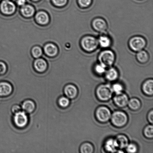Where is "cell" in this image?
Segmentation results:
<instances>
[{
    "label": "cell",
    "mask_w": 153,
    "mask_h": 153,
    "mask_svg": "<svg viewBox=\"0 0 153 153\" xmlns=\"http://www.w3.org/2000/svg\"><path fill=\"white\" fill-rule=\"evenodd\" d=\"M82 50L88 53L94 51L98 48V40L92 36L87 35L82 37L80 42Z\"/></svg>",
    "instance_id": "1"
},
{
    "label": "cell",
    "mask_w": 153,
    "mask_h": 153,
    "mask_svg": "<svg viewBox=\"0 0 153 153\" xmlns=\"http://www.w3.org/2000/svg\"><path fill=\"white\" fill-rule=\"evenodd\" d=\"M115 55L113 51L110 49H105L100 52L98 59L100 63L106 67L113 65L115 60Z\"/></svg>",
    "instance_id": "2"
},
{
    "label": "cell",
    "mask_w": 153,
    "mask_h": 153,
    "mask_svg": "<svg viewBox=\"0 0 153 153\" xmlns=\"http://www.w3.org/2000/svg\"><path fill=\"white\" fill-rule=\"evenodd\" d=\"M128 46L132 51L138 52L143 50L146 47L147 42L145 39L141 36H135L130 39Z\"/></svg>",
    "instance_id": "3"
},
{
    "label": "cell",
    "mask_w": 153,
    "mask_h": 153,
    "mask_svg": "<svg viewBox=\"0 0 153 153\" xmlns=\"http://www.w3.org/2000/svg\"><path fill=\"white\" fill-rule=\"evenodd\" d=\"M113 91L110 85H100L96 91L97 97L102 101H107L111 98Z\"/></svg>",
    "instance_id": "4"
},
{
    "label": "cell",
    "mask_w": 153,
    "mask_h": 153,
    "mask_svg": "<svg viewBox=\"0 0 153 153\" xmlns=\"http://www.w3.org/2000/svg\"><path fill=\"white\" fill-rule=\"evenodd\" d=\"M112 124L115 126L120 127L124 126L128 121V117L124 112L117 111L111 116Z\"/></svg>",
    "instance_id": "5"
},
{
    "label": "cell",
    "mask_w": 153,
    "mask_h": 153,
    "mask_svg": "<svg viewBox=\"0 0 153 153\" xmlns=\"http://www.w3.org/2000/svg\"><path fill=\"white\" fill-rule=\"evenodd\" d=\"M91 26L94 30L102 34L106 32L108 27L107 22L101 18H97L93 19Z\"/></svg>",
    "instance_id": "6"
},
{
    "label": "cell",
    "mask_w": 153,
    "mask_h": 153,
    "mask_svg": "<svg viewBox=\"0 0 153 153\" xmlns=\"http://www.w3.org/2000/svg\"><path fill=\"white\" fill-rule=\"evenodd\" d=\"M96 115L97 120L102 123L107 122L111 116L110 110L105 106L98 108L96 111Z\"/></svg>",
    "instance_id": "7"
},
{
    "label": "cell",
    "mask_w": 153,
    "mask_h": 153,
    "mask_svg": "<svg viewBox=\"0 0 153 153\" xmlns=\"http://www.w3.org/2000/svg\"><path fill=\"white\" fill-rule=\"evenodd\" d=\"M13 120L15 125L19 128L25 127L28 122V116L26 112L22 111L15 113Z\"/></svg>",
    "instance_id": "8"
},
{
    "label": "cell",
    "mask_w": 153,
    "mask_h": 153,
    "mask_svg": "<svg viewBox=\"0 0 153 153\" xmlns=\"http://www.w3.org/2000/svg\"><path fill=\"white\" fill-rule=\"evenodd\" d=\"M0 9L1 12L6 15H11L14 13L16 10L14 3L10 0H4L1 2Z\"/></svg>",
    "instance_id": "9"
},
{
    "label": "cell",
    "mask_w": 153,
    "mask_h": 153,
    "mask_svg": "<svg viewBox=\"0 0 153 153\" xmlns=\"http://www.w3.org/2000/svg\"><path fill=\"white\" fill-rule=\"evenodd\" d=\"M114 101L115 104L118 107L123 108L125 107L128 104V97L126 94L122 92L116 94L114 98Z\"/></svg>",
    "instance_id": "10"
},
{
    "label": "cell",
    "mask_w": 153,
    "mask_h": 153,
    "mask_svg": "<svg viewBox=\"0 0 153 153\" xmlns=\"http://www.w3.org/2000/svg\"><path fill=\"white\" fill-rule=\"evenodd\" d=\"M98 40L99 45L103 48L107 49L112 45V40L110 37L103 33L99 37Z\"/></svg>",
    "instance_id": "11"
},
{
    "label": "cell",
    "mask_w": 153,
    "mask_h": 153,
    "mask_svg": "<svg viewBox=\"0 0 153 153\" xmlns=\"http://www.w3.org/2000/svg\"><path fill=\"white\" fill-rule=\"evenodd\" d=\"M13 91L10 84L6 82H0V97H4L10 95Z\"/></svg>",
    "instance_id": "12"
},
{
    "label": "cell",
    "mask_w": 153,
    "mask_h": 153,
    "mask_svg": "<svg viewBox=\"0 0 153 153\" xmlns=\"http://www.w3.org/2000/svg\"><path fill=\"white\" fill-rule=\"evenodd\" d=\"M64 93L68 98H75L78 94V90L76 87L73 85H68L64 88Z\"/></svg>",
    "instance_id": "13"
},
{
    "label": "cell",
    "mask_w": 153,
    "mask_h": 153,
    "mask_svg": "<svg viewBox=\"0 0 153 153\" xmlns=\"http://www.w3.org/2000/svg\"><path fill=\"white\" fill-rule=\"evenodd\" d=\"M37 22L41 25H45L48 23L49 17L47 13L44 12H39L35 16Z\"/></svg>",
    "instance_id": "14"
},
{
    "label": "cell",
    "mask_w": 153,
    "mask_h": 153,
    "mask_svg": "<svg viewBox=\"0 0 153 153\" xmlns=\"http://www.w3.org/2000/svg\"><path fill=\"white\" fill-rule=\"evenodd\" d=\"M136 58L138 62L140 63L145 64L148 62L149 59V56L147 52L143 50L137 52Z\"/></svg>",
    "instance_id": "15"
},
{
    "label": "cell",
    "mask_w": 153,
    "mask_h": 153,
    "mask_svg": "<svg viewBox=\"0 0 153 153\" xmlns=\"http://www.w3.org/2000/svg\"><path fill=\"white\" fill-rule=\"evenodd\" d=\"M34 67L37 71L39 72H43L47 68V63L44 59L41 58L37 59L34 61Z\"/></svg>",
    "instance_id": "16"
},
{
    "label": "cell",
    "mask_w": 153,
    "mask_h": 153,
    "mask_svg": "<svg viewBox=\"0 0 153 153\" xmlns=\"http://www.w3.org/2000/svg\"><path fill=\"white\" fill-rule=\"evenodd\" d=\"M44 50L46 54L51 57L55 56L57 54L58 51L57 47L52 43H49L46 45L45 46Z\"/></svg>",
    "instance_id": "17"
},
{
    "label": "cell",
    "mask_w": 153,
    "mask_h": 153,
    "mask_svg": "<svg viewBox=\"0 0 153 153\" xmlns=\"http://www.w3.org/2000/svg\"><path fill=\"white\" fill-rule=\"evenodd\" d=\"M105 148L106 151L111 152H115L118 148L115 139H110L106 141L105 144Z\"/></svg>",
    "instance_id": "18"
},
{
    "label": "cell",
    "mask_w": 153,
    "mask_h": 153,
    "mask_svg": "<svg viewBox=\"0 0 153 153\" xmlns=\"http://www.w3.org/2000/svg\"><path fill=\"white\" fill-rule=\"evenodd\" d=\"M115 141L117 145L118 148L123 149L126 148L128 144V140L126 136L123 135H120L117 136Z\"/></svg>",
    "instance_id": "19"
},
{
    "label": "cell",
    "mask_w": 153,
    "mask_h": 153,
    "mask_svg": "<svg viewBox=\"0 0 153 153\" xmlns=\"http://www.w3.org/2000/svg\"><path fill=\"white\" fill-rule=\"evenodd\" d=\"M105 73L106 79L109 81H114L117 79L118 73L116 69L114 67H111Z\"/></svg>",
    "instance_id": "20"
},
{
    "label": "cell",
    "mask_w": 153,
    "mask_h": 153,
    "mask_svg": "<svg viewBox=\"0 0 153 153\" xmlns=\"http://www.w3.org/2000/svg\"><path fill=\"white\" fill-rule=\"evenodd\" d=\"M142 89L145 94L152 95L153 94V81L152 79H148L143 84Z\"/></svg>",
    "instance_id": "21"
},
{
    "label": "cell",
    "mask_w": 153,
    "mask_h": 153,
    "mask_svg": "<svg viewBox=\"0 0 153 153\" xmlns=\"http://www.w3.org/2000/svg\"><path fill=\"white\" fill-rule=\"evenodd\" d=\"M22 108L25 112L31 113L35 109V105L32 100H26L22 103Z\"/></svg>",
    "instance_id": "22"
},
{
    "label": "cell",
    "mask_w": 153,
    "mask_h": 153,
    "mask_svg": "<svg viewBox=\"0 0 153 153\" xmlns=\"http://www.w3.org/2000/svg\"><path fill=\"white\" fill-rule=\"evenodd\" d=\"M21 11L22 14L25 17H30L33 15L35 10L32 6L28 4H25L22 6Z\"/></svg>",
    "instance_id": "23"
},
{
    "label": "cell",
    "mask_w": 153,
    "mask_h": 153,
    "mask_svg": "<svg viewBox=\"0 0 153 153\" xmlns=\"http://www.w3.org/2000/svg\"><path fill=\"white\" fill-rule=\"evenodd\" d=\"M128 104L130 108L133 110H138L141 106L140 100L136 98L131 99L129 100Z\"/></svg>",
    "instance_id": "24"
},
{
    "label": "cell",
    "mask_w": 153,
    "mask_h": 153,
    "mask_svg": "<svg viewBox=\"0 0 153 153\" xmlns=\"http://www.w3.org/2000/svg\"><path fill=\"white\" fill-rule=\"evenodd\" d=\"M94 147L91 144L85 143L81 145L80 151L82 153H91L94 152Z\"/></svg>",
    "instance_id": "25"
},
{
    "label": "cell",
    "mask_w": 153,
    "mask_h": 153,
    "mask_svg": "<svg viewBox=\"0 0 153 153\" xmlns=\"http://www.w3.org/2000/svg\"><path fill=\"white\" fill-rule=\"evenodd\" d=\"M78 4L82 8H87L90 7L92 4V0H77Z\"/></svg>",
    "instance_id": "26"
},
{
    "label": "cell",
    "mask_w": 153,
    "mask_h": 153,
    "mask_svg": "<svg viewBox=\"0 0 153 153\" xmlns=\"http://www.w3.org/2000/svg\"><path fill=\"white\" fill-rule=\"evenodd\" d=\"M106 67L104 65L100 63L96 64L94 66V71L97 74H102L106 72Z\"/></svg>",
    "instance_id": "27"
},
{
    "label": "cell",
    "mask_w": 153,
    "mask_h": 153,
    "mask_svg": "<svg viewBox=\"0 0 153 153\" xmlns=\"http://www.w3.org/2000/svg\"><path fill=\"white\" fill-rule=\"evenodd\" d=\"M145 136L148 138H152L153 137V126L148 125L145 127L144 130Z\"/></svg>",
    "instance_id": "28"
},
{
    "label": "cell",
    "mask_w": 153,
    "mask_h": 153,
    "mask_svg": "<svg viewBox=\"0 0 153 153\" xmlns=\"http://www.w3.org/2000/svg\"><path fill=\"white\" fill-rule=\"evenodd\" d=\"M58 103L61 107H67L70 104V100L67 97H62L59 98Z\"/></svg>",
    "instance_id": "29"
},
{
    "label": "cell",
    "mask_w": 153,
    "mask_h": 153,
    "mask_svg": "<svg viewBox=\"0 0 153 153\" xmlns=\"http://www.w3.org/2000/svg\"><path fill=\"white\" fill-rule=\"evenodd\" d=\"M32 53L34 57L38 58L40 57L42 54V51L41 48L39 46H35L32 49Z\"/></svg>",
    "instance_id": "30"
},
{
    "label": "cell",
    "mask_w": 153,
    "mask_h": 153,
    "mask_svg": "<svg viewBox=\"0 0 153 153\" xmlns=\"http://www.w3.org/2000/svg\"><path fill=\"white\" fill-rule=\"evenodd\" d=\"M112 91L116 94H120L122 92L123 90L122 85L120 84L116 83L114 84L112 88Z\"/></svg>",
    "instance_id": "31"
},
{
    "label": "cell",
    "mask_w": 153,
    "mask_h": 153,
    "mask_svg": "<svg viewBox=\"0 0 153 153\" xmlns=\"http://www.w3.org/2000/svg\"><path fill=\"white\" fill-rule=\"evenodd\" d=\"M127 152L129 153H135L137 151V146L134 144L131 143L128 144L126 147Z\"/></svg>",
    "instance_id": "32"
},
{
    "label": "cell",
    "mask_w": 153,
    "mask_h": 153,
    "mask_svg": "<svg viewBox=\"0 0 153 153\" xmlns=\"http://www.w3.org/2000/svg\"><path fill=\"white\" fill-rule=\"evenodd\" d=\"M68 0H52V2L57 7H63L67 4Z\"/></svg>",
    "instance_id": "33"
},
{
    "label": "cell",
    "mask_w": 153,
    "mask_h": 153,
    "mask_svg": "<svg viewBox=\"0 0 153 153\" xmlns=\"http://www.w3.org/2000/svg\"><path fill=\"white\" fill-rule=\"evenodd\" d=\"M7 66L4 63L0 62V75L4 74L7 71Z\"/></svg>",
    "instance_id": "34"
},
{
    "label": "cell",
    "mask_w": 153,
    "mask_h": 153,
    "mask_svg": "<svg viewBox=\"0 0 153 153\" xmlns=\"http://www.w3.org/2000/svg\"><path fill=\"white\" fill-rule=\"evenodd\" d=\"M21 109V108L20 106L17 105H16L13 106L12 107V111L13 113H16V112L20 111Z\"/></svg>",
    "instance_id": "35"
},
{
    "label": "cell",
    "mask_w": 153,
    "mask_h": 153,
    "mask_svg": "<svg viewBox=\"0 0 153 153\" xmlns=\"http://www.w3.org/2000/svg\"><path fill=\"white\" fill-rule=\"evenodd\" d=\"M153 111H151V112H149L148 116V120H149V122H150L151 124L152 123L153 121Z\"/></svg>",
    "instance_id": "36"
},
{
    "label": "cell",
    "mask_w": 153,
    "mask_h": 153,
    "mask_svg": "<svg viewBox=\"0 0 153 153\" xmlns=\"http://www.w3.org/2000/svg\"><path fill=\"white\" fill-rule=\"evenodd\" d=\"M16 3L18 5L22 6L25 5L26 3V0H17Z\"/></svg>",
    "instance_id": "37"
},
{
    "label": "cell",
    "mask_w": 153,
    "mask_h": 153,
    "mask_svg": "<svg viewBox=\"0 0 153 153\" xmlns=\"http://www.w3.org/2000/svg\"><path fill=\"white\" fill-rule=\"evenodd\" d=\"M32 1H39V0H32Z\"/></svg>",
    "instance_id": "38"
},
{
    "label": "cell",
    "mask_w": 153,
    "mask_h": 153,
    "mask_svg": "<svg viewBox=\"0 0 153 153\" xmlns=\"http://www.w3.org/2000/svg\"><path fill=\"white\" fill-rule=\"evenodd\" d=\"M0 1H1V0H0Z\"/></svg>",
    "instance_id": "39"
}]
</instances>
